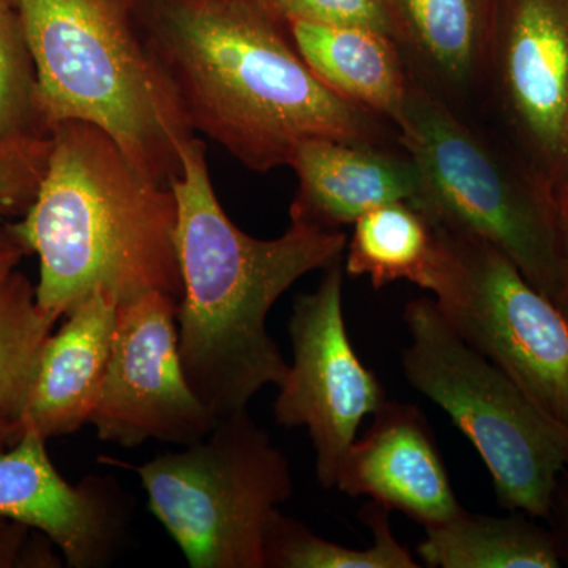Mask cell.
Returning a JSON list of instances; mask_svg holds the SVG:
<instances>
[{"instance_id":"12","label":"cell","mask_w":568,"mask_h":568,"mask_svg":"<svg viewBox=\"0 0 568 568\" xmlns=\"http://www.w3.org/2000/svg\"><path fill=\"white\" fill-rule=\"evenodd\" d=\"M0 518L40 530L71 568H102L125 545L130 506L114 477L69 484L48 457L47 439L22 428L13 448L0 452Z\"/></svg>"},{"instance_id":"1","label":"cell","mask_w":568,"mask_h":568,"mask_svg":"<svg viewBox=\"0 0 568 568\" xmlns=\"http://www.w3.org/2000/svg\"><path fill=\"white\" fill-rule=\"evenodd\" d=\"M142 43L193 132L254 173L310 140L402 144L398 130L323 84L264 0H129Z\"/></svg>"},{"instance_id":"29","label":"cell","mask_w":568,"mask_h":568,"mask_svg":"<svg viewBox=\"0 0 568 568\" xmlns=\"http://www.w3.org/2000/svg\"><path fill=\"white\" fill-rule=\"evenodd\" d=\"M18 437H20V426L0 416V448H2L7 440H17Z\"/></svg>"},{"instance_id":"15","label":"cell","mask_w":568,"mask_h":568,"mask_svg":"<svg viewBox=\"0 0 568 568\" xmlns=\"http://www.w3.org/2000/svg\"><path fill=\"white\" fill-rule=\"evenodd\" d=\"M290 166L298 179L291 219L339 230L379 205L424 211V178L403 144L310 140L295 149Z\"/></svg>"},{"instance_id":"17","label":"cell","mask_w":568,"mask_h":568,"mask_svg":"<svg viewBox=\"0 0 568 568\" xmlns=\"http://www.w3.org/2000/svg\"><path fill=\"white\" fill-rule=\"evenodd\" d=\"M286 24L295 50L317 80L398 129L410 81L390 37L351 26Z\"/></svg>"},{"instance_id":"4","label":"cell","mask_w":568,"mask_h":568,"mask_svg":"<svg viewBox=\"0 0 568 568\" xmlns=\"http://www.w3.org/2000/svg\"><path fill=\"white\" fill-rule=\"evenodd\" d=\"M48 129L99 126L152 181L173 185L194 138L142 43L129 0H17Z\"/></svg>"},{"instance_id":"16","label":"cell","mask_w":568,"mask_h":568,"mask_svg":"<svg viewBox=\"0 0 568 568\" xmlns=\"http://www.w3.org/2000/svg\"><path fill=\"white\" fill-rule=\"evenodd\" d=\"M119 302L104 291H93L69 313L58 334L41 349L21 429L43 436H67L89 424L108 362Z\"/></svg>"},{"instance_id":"13","label":"cell","mask_w":568,"mask_h":568,"mask_svg":"<svg viewBox=\"0 0 568 568\" xmlns=\"http://www.w3.org/2000/svg\"><path fill=\"white\" fill-rule=\"evenodd\" d=\"M407 78L448 110L488 122L496 0H379Z\"/></svg>"},{"instance_id":"19","label":"cell","mask_w":568,"mask_h":568,"mask_svg":"<svg viewBox=\"0 0 568 568\" xmlns=\"http://www.w3.org/2000/svg\"><path fill=\"white\" fill-rule=\"evenodd\" d=\"M354 226L346 246L347 274L369 276L375 290L399 280L435 290L444 246L435 224L418 209L407 203L379 205Z\"/></svg>"},{"instance_id":"11","label":"cell","mask_w":568,"mask_h":568,"mask_svg":"<svg viewBox=\"0 0 568 568\" xmlns=\"http://www.w3.org/2000/svg\"><path fill=\"white\" fill-rule=\"evenodd\" d=\"M178 306L179 298L162 293L119 304L106 375L89 418L104 443L133 448L155 439L183 447L219 424L183 372Z\"/></svg>"},{"instance_id":"9","label":"cell","mask_w":568,"mask_h":568,"mask_svg":"<svg viewBox=\"0 0 568 568\" xmlns=\"http://www.w3.org/2000/svg\"><path fill=\"white\" fill-rule=\"evenodd\" d=\"M488 123L552 186L568 175V0H496Z\"/></svg>"},{"instance_id":"28","label":"cell","mask_w":568,"mask_h":568,"mask_svg":"<svg viewBox=\"0 0 568 568\" xmlns=\"http://www.w3.org/2000/svg\"><path fill=\"white\" fill-rule=\"evenodd\" d=\"M7 230H9V227H7ZM24 252L26 250L22 248L20 242H18L9 231V237L0 244V287H2V284L13 274L14 265L20 263Z\"/></svg>"},{"instance_id":"23","label":"cell","mask_w":568,"mask_h":568,"mask_svg":"<svg viewBox=\"0 0 568 568\" xmlns=\"http://www.w3.org/2000/svg\"><path fill=\"white\" fill-rule=\"evenodd\" d=\"M50 149V134L0 141V219L31 207L47 171ZM7 237L9 230H0V244Z\"/></svg>"},{"instance_id":"2","label":"cell","mask_w":568,"mask_h":568,"mask_svg":"<svg viewBox=\"0 0 568 568\" xmlns=\"http://www.w3.org/2000/svg\"><path fill=\"white\" fill-rule=\"evenodd\" d=\"M178 200L179 349L186 381L216 418L248 409L265 386L280 387L290 364L267 331L275 302L298 278L343 256L347 235L291 219L286 233L263 241L223 211L196 136L182 151Z\"/></svg>"},{"instance_id":"20","label":"cell","mask_w":568,"mask_h":568,"mask_svg":"<svg viewBox=\"0 0 568 568\" xmlns=\"http://www.w3.org/2000/svg\"><path fill=\"white\" fill-rule=\"evenodd\" d=\"M390 508L369 500L361 519L372 529L373 545L354 549L315 536L305 525L276 514L265 537V568H418L409 549L396 540Z\"/></svg>"},{"instance_id":"3","label":"cell","mask_w":568,"mask_h":568,"mask_svg":"<svg viewBox=\"0 0 568 568\" xmlns=\"http://www.w3.org/2000/svg\"><path fill=\"white\" fill-rule=\"evenodd\" d=\"M47 171L24 220L9 231L40 260L37 304L69 315L93 291L119 304L162 293L181 301L178 200L142 174L92 123L52 126Z\"/></svg>"},{"instance_id":"24","label":"cell","mask_w":568,"mask_h":568,"mask_svg":"<svg viewBox=\"0 0 568 568\" xmlns=\"http://www.w3.org/2000/svg\"><path fill=\"white\" fill-rule=\"evenodd\" d=\"M284 22L306 21L327 26H351L388 33L379 0H264Z\"/></svg>"},{"instance_id":"10","label":"cell","mask_w":568,"mask_h":568,"mask_svg":"<svg viewBox=\"0 0 568 568\" xmlns=\"http://www.w3.org/2000/svg\"><path fill=\"white\" fill-rule=\"evenodd\" d=\"M324 271L316 291L295 298L290 320L294 364L278 387L274 417L284 428H308L316 452L317 480L331 489L358 426L387 402V395L347 336L343 256Z\"/></svg>"},{"instance_id":"5","label":"cell","mask_w":568,"mask_h":568,"mask_svg":"<svg viewBox=\"0 0 568 568\" xmlns=\"http://www.w3.org/2000/svg\"><path fill=\"white\" fill-rule=\"evenodd\" d=\"M424 178V215L485 239L560 302L555 190L491 123L469 121L409 84L398 123Z\"/></svg>"},{"instance_id":"25","label":"cell","mask_w":568,"mask_h":568,"mask_svg":"<svg viewBox=\"0 0 568 568\" xmlns=\"http://www.w3.org/2000/svg\"><path fill=\"white\" fill-rule=\"evenodd\" d=\"M555 204L560 268L559 308L568 317V175L555 189Z\"/></svg>"},{"instance_id":"8","label":"cell","mask_w":568,"mask_h":568,"mask_svg":"<svg viewBox=\"0 0 568 568\" xmlns=\"http://www.w3.org/2000/svg\"><path fill=\"white\" fill-rule=\"evenodd\" d=\"M435 227L444 254L432 293L448 324L568 425V317L495 245L458 227Z\"/></svg>"},{"instance_id":"6","label":"cell","mask_w":568,"mask_h":568,"mask_svg":"<svg viewBox=\"0 0 568 568\" xmlns=\"http://www.w3.org/2000/svg\"><path fill=\"white\" fill-rule=\"evenodd\" d=\"M403 317L410 343L402 364L410 386L443 407L474 444L500 506L547 518L560 473L568 467V425L467 345L435 298L407 302Z\"/></svg>"},{"instance_id":"27","label":"cell","mask_w":568,"mask_h":568,"mask_svg":"<svg viewBox=\"0 0 568 568\" xmlns=\"http://www.w3.org/2000/svg\"><path fill=\"white\" fill-rule=\"evenodd\" d=\"M28 528L11 519L0 518V567L26 566L32 562L39 566V559L32 558L29 549H26Z\"/></svg>"},{"instance_id":"7","label":"cell","mask_w":568,"mask_h":568,"mask_svg":"<svg viewBox=\"0 0 568 568\" xmlns=\"http://www.w3.org/2000/svg\"><path fill=\"white\" fill-rule=\"evenodd\" d=\"M134 470L190 567L265 568L268 526L293 496L294 480L290 459L248 409Z\"/></svg>"},{"instance_id":"18","label":"cell","mask_w":568,"mask_h":568,"mask_svg":"<svg viewBox=\"0 0 568 568\" xmlns=\"http://www.w3.org/2000/svg\"><path fill=\"white\" fill-rule=\"evenodd\" d=\"M417 555L426 567L558 568L562 566L551 530L514 511L510 517L459 511L425 528Z\"/></svg>"},{"instance_id":"21","label":"cell","mask_w":568,"mask_h":568,"mask_svg":"<svg viewBox=\"0 0 568 568\" xmlns=\"http://www.w3.org/2000/svg\"><path fill=\"white\" fill-rule=\"evenodd\" d=\"M59 316L37 304L36 287L11 274L0 287V416L20 426L44 343Z\"/></svg>"},{"instance_id":"30","label":"cell","mask_w":568,"mask_h":568,"mask_svg":"<svg viewBox=\"0 0 568 568\" xmlns=\"http://www.w3.org/2000/svg\"><path fill=\"white\" fill-rule=\"evenodd\" d=\"M17 7V0H0V9H13Z\"/></svg>"},{"instance_id":"26","label":"cell","mask_w":568,"mask_h":568,"mask_svg":"<svg viewBox=\"0 0 568 568\" xmlns=\"http://www.w3.org/2000/svg\"><path fill=\"white\" fill-rule=\"evenodd\" d=\"M560 562L568 566V470H562L551 497L548 517Z\"/></svg>"},{"instance_id":"22","label":"cell","mask_w":568,"mask_h":568,"mask_svg":"<svg viewBox=\"0 0 568 568\" xmlns=\"http://www.w3.org/2000/svg\"><path fill=\"white\" fill-rule=\"evenodd\" d=\"M36 65L20 14L0 9V141L48 136Z\"/></svg>"},{"instance_id":"14","label":"cell","mask_w":568,"mask_h":568,"mask_svg":"<svg viewBox=\"0 0 568 568\" xmlns=\"http://www.w3.org/2000/svg\"><path fill=\"white\" fill-rule=\"evenodd\" d=\"M335 487L398 510L424 528L465 510L452 488L432 426L417 406L387 399L339 462Z\"/></svg>"}]
</instances>
